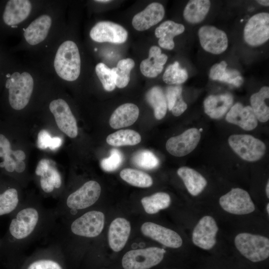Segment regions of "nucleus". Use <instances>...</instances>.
I'll use <instances>...</instances> for the list:
<instances>
[{
	"instance_id": "obj_1",
	"label": "nucleus",
	"mask_w": 269,
	"mask_h": 269,
	"mask_svg": "<svg viewBox=\"0 0 269 269\" xmlns=\"http://www.w3.org/2000/svg\"><path fill=\"white\" fill-rule=\"evenodd\" d=\"M57 218L53 208H46L37 199L23 200L13 213L8 228L9 243L17 252L49 235Z\"/></svg>"
},
{
	"instance_id": "obj_2",
	"label": "nucleus",
	"mask_w": 269,
	"mask_h": 269,
	"mask_svg": "<svg viewBox=\"0 0 269 269\" xmlns=\"http://www.w3.org/2000/svg\"><path fill=\"white\" fill-rule=\"evenodd\" d=\"M10 108L20 111L28 104L33 92L34 80L30 73L17 70L7 59L3 73L2 84Z\"/></svg>"
},
{
	"instance_id": "obj_3",
	"label": "nucleus",
	"mask_w": 269,
	"mask_h": 269,
	"mask_svg": "<svg viewBox=\"0 0 269 269\" xmlns=\"http://www.w3.org/2000/svg\"><path fill=\"white\" fill-rule=\"evenodd\" d=\"M101 192L100 184L91 180L74 191L65 194L53 208L57 219L72 218L80 211L92 206L98 200Z\"/></svg>"
},
{
	"instance_id": "obj_4",
	"label": "nucleus",
	"mask_w": 269,
	"mask_h": 269,
	"mask_svg": "<svg viewBox=\"0 0 269 269\" xmlns=\"http://www.w3.org/2000/svg\"><path fill=\"white\" fill-rule=\"evenodd\" d=\"M53 66L58 76L64 81L72 82L78 78L81 61L75 42L67 40L60 44L54 56Z\"/></svg>"
},
{
	"instance_id": "obj_5",
	"label": "nucleus",
	"mask_w": 269,
	"mask_h": 269,
	"mask_svg": "<svg viewBox=\"0 0 269 269\" xmlns=\"http://www.w3.org/2000/svg\"><path fill=\"white\" fill-rule=\"evenodd\" d=\"M234 243L239 252L251 262H261L269 257V239L264 236L241 233L236 236Z\"/></svg>"
},
{
	"instance_id": "obj_6",
	"label": "nucleus",
	"mask_w": 269,
	"mask_h": 269,
	"mask_svg": "<svg viewBox=\"0 0 269 269\" xmlns=\"http://www.w3.org/2000/svg\"><path fill=\"white\" fill-rule=\"evenodd\" d=\"M28 0H9L0 5V28L4 31L13 29L25 20L32 10Z\"/></svg>"
},
{
	"instance_id": "obj_7",
	"label": "nucleus",
	"mask_w": 269,
	"mask_h": 269,
	"mask_svg": "<svg viewBox=\"0 0 269 269\" xmlns=\"http://www.w3.org/2000/svg\"><path fill=\"white\" fill-rule=\"evenodd\" d=\"M166 251L157 247L132 250L123 257L124 269H149L160 263Z\"/></svg>"
},
{
	"instance_id": "obj_8",
	"label": "nucleus",
	"mask_w": 269,
	"mask_h": 269,
	"mask_svg": "<svg viewBox=\"0 0 269 269\" xmlns=\"http://www.w3.org/2000/svg\"><path fill=\"white\" fill-rule=\"evenodd\" d=\"M231 147L242 159L255 161L264 155L266 146L261 140L249 134H233L228 138Z\"/></svg>"
},
{
	"instance_id": "obj_9",
	"label": "nucleus",
	"mask_w": 269,
	"mask_h": 269,
	"mask_svg": "<svg viewBox=\"0 0 269 269\" xmlns=\"http://www.w3.org/2000/svg\"><path fill=\"white\" fill-rule=\"evenodd\" d=\"M219 204L225 211L235 215H245L252 213L255 205L246 190L232 188L219 199Z\"/></svg>"
},
{
	"instance_id": "obj_10",
	"label": "nucleus",
	"mask_w": 269,
	"mask_h": 269,
	"mask_svg": "<svg viewBox=\"0 0 269 269\" xmlns=\"http://www.w3.org/2000/svg\"><path fill=\"white\" fill-rule=\"evenodd\" d=\"M49 108L58 128L69 137L75 138L78 134L77 121L67 102L61 98L54 99Z\"/></svg>"
},
{
	"instance_id": "obj_11",
	"label": "nucleus",
	"mask_w": 269,
	"mask_h": 269,
	"mask_svg": "<svg viewBox=\"0 0 269 269\" xmlns=\"http://www.w3.org/2000/svg\"><path fill=\"white\" fill-rule=\"evenodd\" d=\"M244 38L249 45L263 44L269 39V14L261 12L252 16L246 23Z\"/></svg>"
},
{
	"instance_id": "obj_12",
	"label": "nucleus",
	"mask_w": 269,
	"mask_h": 269,
	"mask_svg": "<svg viewBox=\"0 0 269 269\" xmlns=\"http://www.w3.org/2000/svg\"><path fill=\"white\" fill-rule=\"evenodd\" d=\"M63 255L59 245L52 242L45 248L36 251L24 269H63L59 261Z\"/></svg>"
},
{
	"instance_id": "obj_13",
	"label": "nucleus",
	"mask_w": 269,
	"mask_h": 269,
	"mask_svg": "<svg viewBox=\"0 0 269 269\" xmlns=\"http://www.w3.org/2000/svg\"><path fill=\"white\" fill-rule=\"evenodd\" d=\"M128 31L122 25L109 21L97 22L90 30L91 38L97 42L124 43L128 38Z\"/></svg>"
},
{
	"instance_id": "obj_14",
	"label": "nucleus",
	"mask_w": 269,
	"mask_h": 269,
	"mask_svg": "<svg viewBox=\"0 0 269 269\" xmlns=\"http://www.w3.org/2000/svg\"><path fill=\"white\" fill-rule=\"evenodd\" d=\"M219 230L215 219L206 215L200 219L195 226L192 240L196 246L204 249L210 250L216 244V236Z\"/></svg>"
},
{
	"instance_id": "obj_15",
	"label": "nucleus",
	"mask_w": 269,
	"mask_h": 269,
	"mask_svg": "<svg viewBox=\"0 0 269 269\" xmlns=\"http://www.w3.org/2000/svg\"><path fill=\"white\" fill-rule=\"evenodd\" d=\"M200 137L199 130L191 128L180 135L169 138L166 143V148L172 155L183 156L192 152L196 148Z\"/></svg>"
},
{
	"instance_id": "obj_16",
	"label": "nucleus",
	"mask_w": 269,
	"mask_h": 269,
	"mask_svg": "<svg viewBox=\"0 0 269 269\" xmlns=\"http://www.w3.org/2000/svg\"><path fill=\"white\" fill-rule=\"evenodd\" d=\"M198 36L202 47L209 53L219 54L228 47V40L226 33L214 26L201 27Z\"/></svg>"
},
{
	"instance_id": "obj_17",
	"label": "nucleus",
	"mask_w": 269,
	"mask_h": 269,
	"mask_svg": "<svg viewBox=\"0 0 269 269\" xmlns=\"http://www.w3.org/2000/svg\"><path fill=\"white\" fill-rule=\"evenodd\" d=\"M142 233L162 245L171 248H178L182 239L174 231L152 222H145L141 227Z\"/></svg>"
},
{
	"instance_id": "obj_18",
	"label": "nucleus",
	"mask_w": 269,
	"mask_h": 269,
	"mask_svg": "<svg viewBox=\"0 0 269 269\" xmlns=\"http://www.w3.org/2000/svg\"><path fill=\"white\" fill-rule=\"evenodd\" d=\"M52 24L50 15L46 13L40 15L24 29L23 36L25 41L31 46L42 43L47 38Z\"/></svg>"
},
{
	"instance_id": "obj_19",
	"label": "nucleus",
	"mask_w": 269,
	"mask_h": 269,
	"mask_svg": "<svg viewBox=\"0 0 269 269\" xmlns=\"http://www.w3.org/2000/svg\"><path fill=\"white\" fill-rule=\"evenodd\" d=\"M164 14L165 10L161 3L152 2L134 16L132 25L137 31L147 30L160 22Z\"/></svg>"
},
{
	"instance_id": "obj_20",
	"label": "nucleus",
	"mask_w": 269,
	"mask_h": 269,
	"mask_svg": "<svg viewBox=\"0 0 269 269\" xmlns=\"http://www.w3.org/2000/svg\"><path fill=\"white\" fill-rule=\"evenodd\" d=\"M226 120L246 131L253 130L258 125V120L251 107H244L240 103L231 107L226 115Z\"/></svg>"
},
{
	"instance_id": "obj_21",
	"label": "nucleus",
	"mask_w": 269,
	"mask_h": 269,
	"mask_svg": "<svg viewBox=\"0 0 269 269\" xmlns=\"http://www.w3.org/2000/svg\"><path fill=\"white\" fill-rule=\"evenodd\" d=\"M131 230L130 222L125 218H117L112 222L108 231V241L114 251L119 252L124 248Z\"/></svg>"
},
{
	"instance_id": "obj_22",
	"label": "nucleus",
	"mask_w": 269,
	"mask_h": 269,
	"mask_svg": "<svg viewBox=\"0 0 269 269\" xmlns=\"http://www.w3.org/2000/svg\"><path fill=\"white\" fill-rule=\"evenodd\" d=\"M167 56L162 53L161 49L152 46L149 50L148 57L142 60L140 64V70L144 76L155 78L163 70V65L167 60Z\"/></svg>"
},
{
	"instance_id": "obj_23",
	"label": "nucleus",
	"mask_w": 269,
	"mask_h": 269,
	"mask_svg": "<svg viewBox=\"0 0 269 269\" xmlns=\"http://www.w3.org/2000/svg\"><path fill=\"white\" fill-rule=\"evenodd\" d=\"M233 103V97L231 94L210 95L204 101V111L211 118L220 119L231 108Z\"/></svg>"
},
{
	"instance_id": "obj_24",
	"label": "nucleus",
	"mask_w": 269,
	"mask_h": 269,
	"mask_svg": "<svg viewBox=\"0 0 269 269\" xmlns=\"http://www.w3.org/2000/svg\"><path fill=\"white\" fill-rule=\"evenodd\" d=\"M139 116L137 106L132 103H125L118 107L112 114L109 124L114 129L132 125Z\"/></svg>"
},
{
	"instance_id": "obj_25",
	"label": "nucleus",
	"mask_w": 269,
	"mask_h": 269,
	"mask_svg": "<svg viewBox=\"0 0 269 269\" xmlns=\"http://www.w3.org/2000/svg\"><path fill=\"white\" fill-rule=\"evenodd\" d=\"M184 26L171 20L165 21L155 30V35L159 38V45L164 49L172 50L174 47L173 38L184 31Z\"/></svg>"
},
{
	"instance_id": "obj_26",
	"label": "nucleus",
	"mask_w": 269,
	"mask_h": 269,
	"mask_svg": "<svg viewBox=\"0 0 269 269\" xmlns=\"http://www.w3.org/2000/svg\"><path fill=\"white\" fill-rule=\"evenodd\" d=\"M177 174L183 180L189 193L193 196L199 195L207 185L206 179L192 168L186 166L180 167Z\"/></svg>"
},
{
	"instance_id": "obj_27",
	"label": "nucleus",
	"mask_w": 269,
	"mask_h": 269,
	"mask_svg": "<svg viewBox=\"0 0 269 269\" xmlns=\"http://www.w3.org/2000/svg\"><path fill=\"white\" fill-rule=\"evenodd\" d=\"M210 5V1L209 0H189L184 8L183 17L189 23H200L205 18Z\"/></svg>"
},
{
	"instance_id": "obj_28",
	"label": "nucleus",
	"mask_w": 269,
	"mask_h": 269,
	"mask_svg": "<svg viewBox=\"0 0 269 269\" xmlns=\"http://www.w3.org/2000/svg\"><path fill=\"white\" fill-rule=\"evenodd\" d=\"M227 66L225 61L213 65L210 71V78L213 80L233 84L236 87L240 86L243 83V79L240 73L236 70L227 69Z\"/></svg>"
},
{
	"instance_id": "obj_29",
	"label": "nucleus",
	"mask_w": 269,
	"mask_h": 269,
	"mask_svg": "<svg viewBox=\"0 0 269 269\" xmlns=\"http://www.w3.org/2000/svg\"><path fill=\"white\" fill-rule=\"evenodd\" d=\"M23 200L19 190L15 186H9L0 192V216L13 213Z\"/></svg>"
},
{
	"instance_id": "obj_30",
	"label": "nucleus",
	"mask_w": 269,
	"mask_h": 269,
	"mask_svg": "<svg viewBox=\"0 0 269 269\" xmlns=\"http://www.w3.org/2000/svg\"><path fill=\"white\" fill-rule=\"evenodd\" d=\"M39 184L42 191L46 195H54L63 185L62 178L54 166L50 165L48 169L39 176Z\"/></svg>"
},
{
	"instance_id": "obj_31",
	"label": "nucleus",
	"mask_w": 269,
	"mask_h": 269,
	"mask_svg": "<svg viewBox=\"0 0 269 269\" xmlns=\"http://www.w3.org/2000/svg\"><path fill=\"white\" fill-rule=\"evenodd\" d=\"M17 150V149H16ZM16 150L12 148L9 139L0 133V168L9 174L15 173Z\"/></svg>"
},
{
	"instance_id": "obj_32",
	"label": "nucleus",
	"mask_w": 269,
	"mask_h": 269,
	"mask_svg": "<svg viewBox=\"0 0 269 269\" xmlns=\"http://www.w3.org/2000/svg\"><path fill=\"white\" fill-rule=\"evenodd\" d=\"M269 97V88L264 86L250 98L251 107L257 120L261 122H266L269 119V106L265 103V100Z\"/></svg>"
},
{
	"instance_id": "obj_33",
	"label": "nucleus",
	"mask_w": 269,
	"mask_h": 269,
	"mask_svg": "<svg viewBox=\"0 0 269 269\" xmlns=\"http://www.w3.org/2000/svg\"><path fill=\"white\" fill-rule=\"evenodd\" d=\"M146 100L153 108L154 115L157 120L163 119L167 109L165 93L159 86H154L146 94Z\"/></svg>"
},
{
	"instance_id": "obj_34",
	"label": "nucleus",
	"mask_w": 269,
	"mask_h": 269,
	"mask_svg": "<svg viewBox=\"0 0 269 269\" xmlns=\"http://www.w3.org/2000/svg\"><path fill=\"white\" fill-rule=\"evenodd\" d=\"M182 88L179 85L168 86L165 91L167 108L176 117L180 116L187 108L182 99Z\"/></svg>"
},
{
	"instance_id": "obj_35",
	"label": "nucleus",
	"mask_w": 269,
	"mask_h": 269,
	"mask_svg": "<svg viewBox=\"0 0 269 269\" xmlns=\"http://www.w3.org/2000/svg\"><path fill=\"white\" fill-rule=\"evenodd\" d=\"M135 65L131 58H125L118 61L117 66L111 69L116 86L119 88L126 87L130 80L132 69Z\"/></svg>"
},
{
	"instance_id": "obj_36",
	"label": "nucleus",
	"mask_w": 269,
	"mask_h": 269,
	"mask_svg": "<svg viewBox=\"0 0 269 269\" xmlns=\"http://www.w3.org/2000/svg\"><path fill=\"white\" fill-rule=\"evenodd\" d=\"M141 203L147 213L153 214L168 208L171 203V198L167 193L159 192L142 198Z\"/></svg>"
},
{
	"instance_id": "obj_37",
	"label": "nucleus",
	"mask_w": 269,
	"mask_h": 269,
	"mask_svg": "<svg viewBox=\"0 0 269 269\" xmlns=\"http://www.w3.org/2000/svg\"><path fill=\"white\" fill-rule=\"evenodd\" d=\"M141 139V136L137 132L133 130H121L109 134L106 141L110 145L121 146L137 144Z\"/></svg>"
},
{
	"instance_id": "obj_38",
	"label": "nucleus",
	"mask_w": 269,
	"mask_h": 269,
	"mask_svg": "<svg viewBox=\"0 0 269 269\" xmlns=\"http://www.w3.org/2000/svg\"><path fill=\"white\" fill-rule=\"evenodd\" d=\"M120 175L122 179L134 186L146 188L151 186L153 183L150 175L138 170L125 168L120 172Z\"/></svg>"
},
{
	"instance_id": "obj_39",
	"label": "nucleus",
	"mask_w": 269,
	"mask_h": 269,
	"mask_svg": "<svg viewBox=\"0 0 269 269\" xmlns=\"http://www.w3.org/2000/svg\"><path fill=\"white\" fill-rule=\"evenodd\" d=\"M186 69L181 68L177 61L169 65L166 69L163 76V81L167 84H180L188 78Z\"/></svg>"
},
{
	"instance_id": "obj_40",
	"label": "nucleus",
	"mask_w": 269,
	"mask_h": 269,
	"mask_svg": "<svg viewBox=\"0 0 269 269\" xmlns=\"http://www.w3.org/2000/svg\"><path fill=\"white\" fill-rule=\"evenodd\" d=\"M132 161L136 166L145 169L155 168L159 164L158 158L148 150L136 152L132 157Z\"/></svg>"
},
{
	"instance_id": "obj_41",
	"label": "nucleus",
	"mask_w": 269,
	"mask_h": 269,
	"mask_svg": "<svg viewBox=\"0 0 269 269\" xmlns=\"http://www.w3.org/2000/svg\"><path fill=\"white\" fill-rule=\"evenodd\" d=\"M95 72L106 91L111 92L115 89L116 85L111 69L104 63L100 62L96 65Z\"/></svg>"
},
{
	"instance_id": "obj_42",
	"label": "nucleus",
	"mask_w": 269,
	"mask_h": 269,
	"mask_svg": "<svg viewBox=\"0 0 269 269\" xmlns=\"http://www.w3.org/2000/svg\"><path fill=\"white\" fill-rule=\"evenodd\" d=\"M123 155L120 150L113 148L110 151V156L102 160L101 167L106 171H114L120 166L123 162Z\"/></svg>"
},
{
	"instance_id": "obj_43",
	"label": "nucleus",
	"mask_w": 269,
	"mask_h": 269,
	"mask_svg": "<svg viewBox=\"0 0 269 269\" xmlns=\"http://www.w3.org/2000/svg\"><path fill=\"white\" fill-rule=\"evenodd\" d=\"M52 137L48 132L44 130L39 132L38 134L37 146L38 148L45 149L49 147Z\"/></svg>"
},
{
	"instance_id": "obj_44",
	"label": "nucleus",
	"mask_w": 269,
	"mask_h": 269,
	"mask_svg": "<svg viewBox=\"0 0 269 269\" xmlns=\"http://www.w3.org/2000/svg\"><path fill=\"white\" fill-rule=\"evenodd\" d=\"M50 165L49 160L47 159H42L40 160L36 167L35 170V175L39 176L45 172L48 169Z\"/></svg>"
},
{
	"instance_id": "obj_45",
	"label": "nucleus",
	"mask_w": 269,
	"mask_h": 269,
	"mask_svg": "<svg viewBox=\"0 0 269 269\" xmlns=\"http://www.w3.org/2000/svg\"><path fill=\"white\" fill-rule=\"evenodd\" d=\"M7 59L3 50L0 47V85L2 84L3 73Z\"/></svg>"
},
{
	"instance_id": "obj_46",
	"label": "nucleus",
	"mask_w": 269,
	"mask_h": 269,
	"mask_svg": "<svg viewBox=\"0 0 269 269\" xmlns=\"http://www.w3.org/2000/svg\"><path fill=\"white\" fill-rule=\"evenodd\" d=\"M62 143V139L58 136L52 137L49 148L51 150H55L59 147Z\"/></svg>"
},
{
	"instance_id": "obj_47",
	"label": "nucleus",
	"mask_w": 269,
	"mask_h": 269,
	"mask_svg": "<svg viewBox=\"0 0 269 269\" xmlns=\"http://www.w3.org/2000/svg\"><path fill=\"white\" fill-rule=\"evenodd\" d=\"M257 1L261 5L268 6L269 5V1L268 0H259Z\"/></svg>"
},
{
	"instance_id": "obj_48",
	"label": "nucleus",
	"mask_w": 269,
	"mask_h": 269,
	"mask_svg": "<svg viewBox=\"0 0 269 269\" xmlns=\"http://www.w3.org/2000/svg\"><path fill=\"white\" fill-rule=\"evenodd\" d=\"M266 191L267 196L269 198V181H268V183L266 185Z\"/></svg>"
},
{
	"instance_id": "obj_49",
	"label": "nucleus",
	"mask_w": 269,
	"mask_h": 269,
	"mask_svg": "<svg viewBox=\"0 0 269 269\" xmlns=\"http://www.w3.org/2000/svg\"><path fill=\"white\" fill-rule=\"evenodd\" d=\"M95 2H100V3H107L111 1L110 0H95Z\"/></svg>"
},
{
	"instance_id": "obj_50",
	"label": "nucleus",
	"mask_w": 269,
	"mask_h": 269,
	"mask_svg": "<svg viewBox=\"0 0 269 269\" xmlns=\"http://www.w3.org/2000/svg\"><path fill=\"white\" fill-rule=\"evenodd\" d=\"M266 210L268 214H269V203H268L266 207Z\"/></svg>"
},
{
	"instance_id": "obj_51",
	"label": "nucleus",
	"mask_w": 269,
	"mask_h": 269,
	"mask_svg": "<svg viewBox=\"0 0 269 269\" xmlns=\"http://www.w3.org/2000/svg\"><path fill=\"white\" fill-rule=\"evenodd\" d=\"M202 131H203V129H202V128H201V129H200L199 130V131L200 132V133L201 132H202Z\"/></svg>"
}]
</instances>
